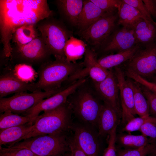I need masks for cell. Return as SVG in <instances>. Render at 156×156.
<instances>
[{"label": "cell", "instance_id": "12", "mask_svg": "<svg viewBox=\"0 0 156 156\" xmlns=\"http://www.w3.org/2000/svg\"><path fill=\"white\" fill-rule=\"evenodd\" d=\"M92 127L86 125H72L73 138L87 156H100L99 136Z\"/></svg>", "mask_w": 156, "mask_h": 156}, {"label": "cell", "instance_id": "43", "mask_svg": "<svg viewBox=\"0 0 156 156\" xmlns=\"http://www.w3.org/2000/svg\"><path fill=\"white\" fill-rule=\"evenodd\" d=\"M62 156H71L70 153L69 151L66 153Z\"/></svg>", "mask_w": 156, "mask_h": 156}, {"label": "cell", "instance_id": "25", "mask_svg": "<svg viewBox=\"0 0 156 156\" xmlns=\"http://www.w3.org/2000/svg\"><path fill=\"white\" fill-rule=\"evenodd\" d=\"M116 143L125 149H137L152 143L149 138L144 135L126 133L116 135Z\"/></svg>", "mask_w": 156, "mask_h": 156}, {"label": "cell", "instance_id": "45", "mask_svg": "<svg viewBox=\"0 0 156 156\" xmlns=\"http://www.w3.org/2000/svg\"><path fill=\"white\" fill-rule=\"evenodd\" d=\"M155 81L154 83H156V77H155Z\"/></svg>", "mask_w": 156, "mask_h": 156}, {"label": "cell", "instance_id": "32", "mask_svg": "<svg viewBox=\"0 0 156 156\" xmlns=\"http://www.w3.org/2000/svg\"><path fill=\"white\" fill-rule=\"evenodd\" d=\"M154 146L155 143H151L137 149H117V156H148Z\"/></svg>", "mask_w": 156, "mask_h": 156}, {"label": "cell", "instance_id": "7", "mask_svg": "<svg viewBox=\"0 0 156 156\" xmlns=\"http://www.w3.org/2000/svg\"><path fill=\"white\" fill-rule=\"evenodd\" d=\"M62 89L47 92L37 90L31 93L22 92L15 94L9 97L0 98V113L9 111L23 115L40 101L53 95Z\"/></svg>", "mask_w": 156, "mask_h": 156}, {"label": "cell", "instance_id": "44", "mask_svg": "<svg viewBox=\"0 0 156 156\" xmlns=\"http://www.w3.org/2000/svg\"><path fill=\"white\" fill-rule=\"evenodd\" d=\"M154 2L155 3L156 5V0H153Z\"/></svg>", "mask_w": 156, "mask_h": 156}, {"label": "cell", "instance_id": "22", "mask_svg": "<svg viewBox=\"0 0 156 156\" xmlns=\"http://www.w3.org/2000/svg\"><path fill=\"white\" fill-rule=\"evenodd\" d=\"M105 13L90 0H83V7L77 25L80 29L79 31L87 28Z\"/></svg>", "mask_w": 156, "mask_h": 156}, {"label": "cell", "instance_id": "36", "mask_svg": "<svg viewBox=\"0 0 156 156\" xmlns=\"http://www.w3.org/2000/svg\"><path fill=\"white\" fill-rule=\"evenodd\" d=\"M126 73L129 77L156 94V83L145 79L130 70L127 71Z\"/></svg>", "mask_w": 156, "mask_h": 156}, {"label": "cell", "instance_id": "15", "mask_svg": "<svg viewBox=\"0 0 156 156\" xmlns=\"http://www.w3.org/2000/svg\"><path fill=\"white\" fill-rule=\"evenodd\" d=\"M94 84L96 91L104 103L112 107L121 118L122 110L119 98V89L114 73L110 70L104 80Z\"/></svg>", "mask_w": 156, "mask_h": 156}, {"label": "cell", "instance_id": "37", "mask_svg": "<svg viewBox=\"0 0 156 156\" xmlns=\"http://www.w3.org/2000/svg\"><path fill=\"white\" fill-rule=\"evenodd\" d=\"M126 3L132 6L137 10L145 18V19L156 25L151 16L146 9L142 0H122Z\"/></svg>", "mask_w": 156, "mask_h": 156}, {"label": "cell", "instance_id": "41", "mask_svg": "<svg viewBox=\"0 0 156 156\" xmlns=\"http://www.w3.org/2000/svg\"><path fill=\"white\" fill-rule=\"evenodd\" d=\"M144 6L150 15L156 18V5L153 0H143Z\"/></svg>", "mask_w": 156, "mask_h": 156}, {"label": "cell", "instance_id": "42", "mask_svg": "<svg viewBox=\"0 0 156 156\" xmlns=\"http://www.w3.org/2000/svg\"><path fill=\"white\" fill-rule=\"evenodd\" d=\"M148 156H156V143L153 150Z\"/></svg>", "mask_w": 156, "mask_h": 156}, {"label": "cell", "instance_id": "19", "mask_svg": "<svg viewBox=\"0 0 156 156\" xmlns=\"http://www.w3.org/2000/svg\"><path fill=\"white\" fill-rule=\"evenodd\" d=\"M34 121L0 130V146L10 147L21 141L33 129Z\"/></svg>", "mask_w": 156, "mask_h": 156}, {"label": "cell", "instance_id": "1", "mask_svg": "<svg viewBox=\"0 0 156 156\" xmlns=\"http://www.w3.org/2000/svg\"><path fill=\"white\" fill-rule=\"evenodd\" d=\"M53 14L46 0H0L1 41L5 57H10L13 34L21 27L35 25Z\"/></svg>", "mask_w": 156, "mask_h": 156}, {"label": "cell", "instance_id": "17", "mask_svg": "<svg viewBox=\"0 0 156 156\" xmlns=\"http://www.w3.org/2000/svg\"><path fill=\"white\" fill-rule=\"evenodd\" d=\"M30 91H36L34 83L23 82L17 78L12 72H9L0 77V98L10 94Z\"/></svg>", "mask_w": 156, "mask_h": 156}, {"label": "cell", "instance_id": "18", "mask_svg": "<svg viewBox=\"0 0 156 156\" xmlns=\"http://www.w3.org/2000/svg\"><path fill=\"white\" fill-rule=\"evenodd\" d=\"M120 118L116 111L110 106L104 103L102 104L98 125L99 136H108L120 122Z\"/></svg>", "mask_w": 156, "mask_h": 156}, {"label": "cell", "instance_id": "6", "mask_svg": "<svg viewBox=\"0 0 156 156\" xmlns=\"http://www.w3.org/2000/svg\"><path fill=\"white\" fill-rule=\"evenodd\" d=\"M38 28L51 54L65 57L64 48L72 36L70 32L61 23L52 19L44 21Z\"/></svg>", "mask_w": 156, "mask_h": 156}, {"label": "cell", "instance_id": "33", "mask_svg": "<svg viewBox=\"0 0 156 156\" xmlns=\"http://www.w3.org/2000/svg\"><path fill=\"white\" fill-rule=\"evenodd\" d=\"M0 156H36L30 150L14 146L3 147L0 146Z\"/></svg>", "mask_w": 156, "mask_h": 156}, {"label": "cell", "instance_id": "21", "mask_svg": "<svg viewBox=\"0 0 156 156\" xmlns=\"http://www.w3.org/2000/svg\"><path fill=\"white\" fill-rule=\"evenodd\" d=\"M138 44L145 46L156 42V25L152 22L142 19L133 29Z\"/></svg>", "mask_w": 156, "mask_h": 156}, {"label": "cell", "instance_id": "26", "mask_svg": "<svg viewBox=\"0 0 156 156\" xmlns=\"http://www.w3.org/2000/svg\"><path fill=\"white\" fill-rule=\"evenodd\" d=\"M86 46L82 40L71 36L67 41L64 48L66 60L70 62H76L77 60L84 55Z\"/></svg>", "mask_w": 156, "mask_h": 156}, {"label": "cell", "instance_id": "10", "mask_svg": "<svg viewBox=\"0 0 156 156\" xmlns=\"http://www.w3.org/2000/svg\"><path fill=\"white\" fill-rule=\"evenodd\" d=\"M125 66L127 70L147 80L156 76V42L139 49Z\"/></svg>", "mask_w": 156, "mask_h": 156}, {"label": "cell", "instance_id": "24", "mask_svg": "<svg viewBox=\"0 0 156 156\" xmlns=\"http://www.w3.org/2000/svg\"><path fill=\"white\" fill-rule=\"evenodd\" d=\"M140 45L138 44L129 49L102 57L98 59V62L104 68L111 70L130 59L140 48Z\"/></svg>", "mask_w": 156, "mask_h": 156}, {"label": "cell", "instance_id": "16", "mask_svg": "<svg viewBox=\"0 0 156 156\" xmlns=\"http://www.w3.org/2000/svg\"><path fill=\"white\" fill-rule=\"evenodd\" d=\"M110 36L104 47V51L118 52L129 49L138 44L133 29L123 27L115 31Z\"/></svg>", "mask_w": 156, "mask_h": 156}, {"label": "cell", "instance_id": "38", "mask_svg": "<svg viewBox=\"0 0 156 156\" xmlns=\"http://www.w3.org/2000/svg\"><path fill=\"white\" fill-rule=\"evenodd\" d=\"M144 135L149 138L152 143H156V125L150 122L143 125L139 131Z\"/></svg>", "mask_w": 156, "mask_h": 156}, {"label": "cell", "instance_id": "40", "mask_svg": "<svg viewBox=\"0 0 156 156\" xmlns=\"http://www.w3.org/2000/svg\"><path fill=\"white\" fill-rule=\"evenodd\" d=\"M67 140L71 156H87L79 146L73 137Z\"/></svg>", "mask_w": 156, "mask_h": 156}, {"label": "cell", "instance_id": "14", "mask_svg": "<svg viewBox=\"0 0 156 156\" xmlns=\"http://www.w3.org/2000/svg\"><path fill=\"white\" fill-rule=\"evenodd\" d=\"M119 87L122 108V122L125 125L136 114L134 105L133 93L123 72L120 68L115 67L114 73Z\"/></svg>", "mask_w": 156, "mask_h": 156}, {"label": "cell", "instance_id": "34", "mask_svg": "<svg viewBox=\"0 0 156 156\" xmlns=\"http://www.w3.org/2000/svg\"><path fill=\"white\" fill-rule=\"evenodd\" d=\"M117 127H115L107 136L108 145L104 151L103 156H117V149L116 144Z\"/></svg>", "mask_w": 156, "mask_h": 156}, {"label": "cell", "instance_id": "13", "mask_svg": "<svg viewBox=\"0 0 156 156\" xmlns=\"http://www.w3.org/2000/svg\"><path fill=\"white\" fill-rule=\"evenodd\" d=\"M83 67L68 79L73 81L89 76L94 83L100 82L108 75L109 70L106 69L99 63L94 49L87 47L83 62Z\"/></svg>", "mask_w": 156, "mask_h": 156}, {"label": "cell", "instance_id": "23", "mask_svg": "<svg viewBox=\"0 0 156 156\" xmlns=\"http://www.w3.org/2000/svg\"><path fill=\"white\" fill-rule=\"evenodd\" d=\"M61 13L71 24L77 26L83 5V0H59L56 1Z\"/></svg>", "mask_w": 156, "mask_h": 156}, {"label": "cell", "instance_id": "46", "mask_svg": "<svg viewBox=\"0 0 156 156\" xmlns=\"http://www.w3.org/2000/svg\"><path fill=\"white\" fill-rule=\"evenodd\" d=\"M70 154H71V153H70Z\"/></svg>", "mask_w": 156, "mask_h": 156}, {"label": "cell", "instance_id": "11", "mask_svg": "<svg viewBox=\"0 0 156 156\" xmlns=\"http://www.w3.org/2000/svg\"><path fill=\"white\" fill-rule=\"evenodd\" d=\"M87 80V78L85 77L73 81L57 93L40 101L23 115L36 118L42 112H47L57 108L66 103L69 96L84 84Z\"/></svg>", "mask_w": 156, "mask_h": 156}, {"label": "cell", "instance_id": "31", "mask_svg": "<svg viewBox=\"0 0 156 156\" xmlns=\"http://www.w3.org/2000/svg\"><path fill=\"white\" fill-rule=\"evenodd\" d=\"M150 122L156 125V117L150 116L145 117H134L129 121L122 130L128 133L139 131L141 126L146 122Z\"/></svg>", "mask_w": 156, "mask_h": 156}, {"label": "cell", "instance_id": "8", "mask_svg": "<svg viewBox=\"0 0 156 156\" xmlns=\"http://www.w3.org/2000/svg\"><path fill=\"white\" fill-rule=\"evenodd\" d=\"M115 11L105 13L101 17L78 35L89 44L97 48L105 42L115 27L118 15Z\"/></svg>", "mask_w": 156, "mask_h": 156}, {"label": "cell", "instance_id": "30", "mask_svg": "<svg viewBox=\"0 0 156 156\" xmlns=\"http://www.w3.org/2000/svg\"><path fill=\"white\" fill-rule=\"evenodd\" d=\"M12 72L20 80L27 83L34 81L38 75L31 65L25 64H17Z\"/></svg>", "mask_w": 156, "mask_h": 156}, {"label": "cell", "instance_id": "20", "mask_svg": "<svg viewBox=\"0 0 156 156\" xmlns=\"http://www.w3.org/2000/svg\"><path fill=\"white\" fill-rule=\"evenodd\" d=\"M117 9L118 24L123 27L133 29L136 24L141 20H147L137 10L123 0L120 1Z\"/></svg>", "mask_w": 156, "mask_h": 156}, {"label": "cell", "instance_id": "27", "mask_svg": "<svg viewBox=\"0 0 156 156\" xmlns=\"http://www.w3.org/2000/svg\"><path fill=\"white\" fill-rule=\"evenodd\" d=\"M127 80L133 91L134 107L136 114L140 117L149 116L148 103L141 87L133 81Z\"/></svg>", "mask_w": 156, "mask_h": 156}, {"label": "cell", "instance_id": "4", "mask_svg": "<svg viewBox=\"0 0 156 156\" xmlns=\"http://www.w3.org/2000/svg\"><path fill=\"white\" fill-rule=\"evenodd\" d=\"M81 86L73 94V96L67 102L72 112L81 121L92 127H98L102 104L91 90L81 88Z\"/></svg>", "mask_w": 156, "mask_h": 156}, {"label": "cell", "instance_id": "9", "mask_svg": "<svg viewBox=\"0 0 156 156\" xmlns=\"http://www.w3.org/2000/svg\"><path fill=\"white\" fill-rule=\"evenodd\" d=\"M50 55L40 35L25 45L12 47L10 57L18 64L31 65L47 61Z\"/></svg>", "mask_w": 156, "mask_h": 156}, {"label": "cell", "instance_id": "35", "mask_svg": "<svg viewBox=\"0 0 156 156\" xmlns=\"http://www.w3.org/2000/svg\"><path fill=\"white\" fill-rule=\"evenodd\" d=\"M105 13L114 11L117 9L120 0H90Z\"/></svg>", "mask_w": 156, "mask_h": 156}, {"label": "cell", "instance_id": "28", "mask_svg": "<svg viewBox=\"0 0 156 156\" xmlns=\"http://www.w3.org/2000/svg\"><path fill=\"white\" fill-rule=\"evenodd\" d=\"M37 117L32 118L9 111L4 112L0 116V130L34 121Z\"/></svg>", "mask_w": 156, "mask_h": 156}, {"label": "cell", "instance_id": "29", "mask_svg": "<svg viewBox=\"0 0 156 156\" xmlns=\"http://www.w3.org/2000/svg\"><path fill=\"white\" fill-rule=\"evenodd\" d=\"M35 25H26L17 29L13 35L12 42L17 47L25 45L38 36Z\"/></svg>", "mask_w": 156, "mask_h": 156}, {"label": "cell", "instance_id": "3", "mask_svg": "<svg viewBox=\"0 0 156 156\" xmlns=\"http://www.w3.org/2000/svg\"><path fill=\"white\" fill-rule=\"evenodd\" d=\"M72 112L67 101L55 109L44 112L36 118L33 129L21 141L38 135L66 134L72 126Z\"/></svg>", "mask_w": 156, "mask_h": 156}, {"label": "cell", "instance_id": "2", "mask_svg": "<svg viewBox=\"0 0 156 156\" xmlns=\"http://www.w3.org/2000/svg\"><path fill=\"white\" fill-rule=\"evenodd\" d=\"M54 56L55 60L44 62L39 68L37 72L39 79L34 83L36 91L47 92L60 89L63 82L84 67L83 62H70L65 57Z\"/></svg>", "mask_w": 156, "mask_h": 156}, {"label": "cell", "instance_id": "5", "mask_svg": "<svg viewBox=\"0 0 156 156\" xmlns=\"http://www.w3.org/2000/svg\"><path fill=\"white\" fill-rule=\"evenodd\" d=\"M12 146L27 149L36 156H62L70 151L67 137L63 134L38 135Z\"/></svg>", "mask_w": 156, "mask_h": 156}, {"label": "cell", "instance_id": "39", "mask_svg": "<svg viewBox=\"0 0 156 156\" xmlns=\"http://www.w3.org/2000/svg\"><path fill=\"white\" fill-rule=\"evenodd\" d=\"M141 87L148 103L150 113L156 115V94L144 87Z\"/></svg>", "mask_w": 156, "mask_h": 156}]
</instances>
